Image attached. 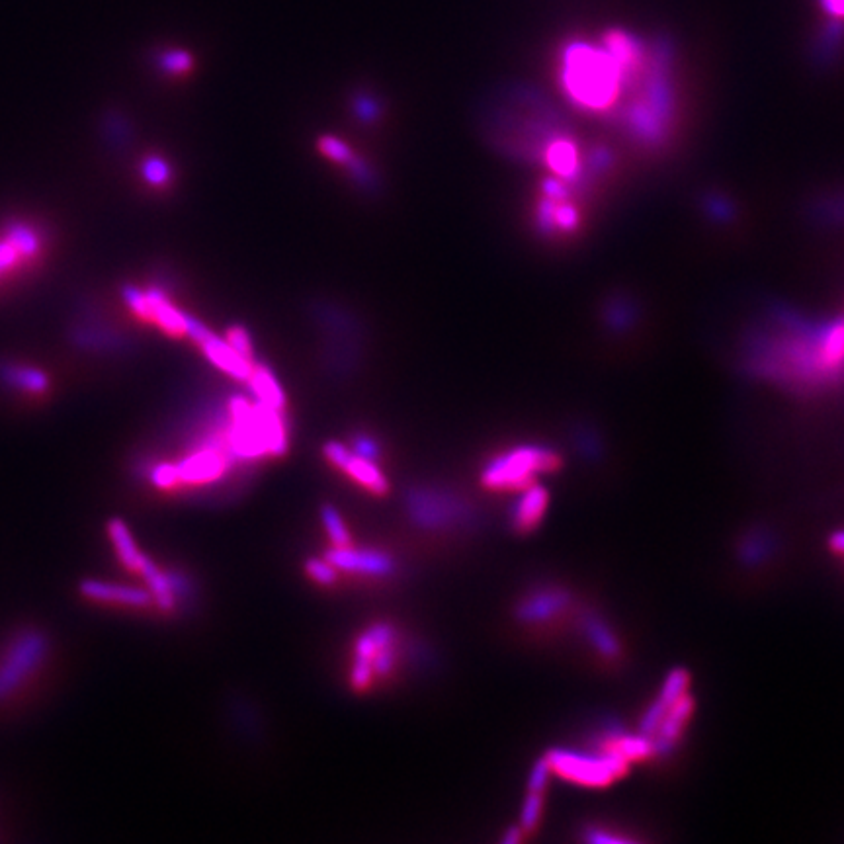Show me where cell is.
I'll list each match as a JSON object with an SVG mask.
<instances>
[{
	"mask_svg": "<svg viewBox=\"0 0 844 844\" xmlns=\"http://www.w3.org/2000/svg\"><path fill=\"white\" fill-rule=\"evenodd\" d=\"M626 85L624 71L602 45L577 42L563 49L561 86L577 108L594 114L608 112L618 104Z\"/></svg>",
	"mask_w": 844,
	"mask_h": 844,
	"instance_id": "cell-1",
	"label": "cell"
},
{
	"mask_svg": "<svg viewBox=\"0 0 844 844\" xmlns=\"http://www.w3.org/2000/svg\"><path fill=\"white\" fill-rule=\"evenodd\" d=\"M546 759L551 774L581 788H608L622 780L632 766L630 760L604 747L594 751H577L565 747L551 749L546 753Z\"/></svg>",
	"mask_w": 844,
	"mask_h": 844,
	"instance_id": "cell-2",
	"label": "cell"
},
{
	"mask_svg": "<svg viewBox=\"0 0 844 844\" xmlns=\"http://www.w3.org/2000/svg\"><path fill=\"white\" fill-rule=\"evenodd\" d=\"M559 456L540 444H522L493 458L481 471V483L491 491H520L538 481L540 475L555 471Z\"/></svg>",
	"mask_w": 844,
	"mask_h": 844,
	"instance_id": "cell-3",
	"label": "cell"
},
{
	"mask_svg": "<svg viewBox=\"0 0 844 844\" xmlns=\"http://www.w3.org/2000/svg\"><path fill=\"white\" fill-rule=\"evenodd\" d=\"M49 655V639L38 628L16 633L0 653V702L32 680Z\"/></svg>",
	"mask_w": 844,
	"mask_h": 844,
	"instance_id": "cell-4",
	"label": "cell"
},
{
	"mask_svg": "<svg viewBox=\"0 0 844 844\" xmlns=\"http://www.w3.org/2000/svg\"><path fill=\"white\" fill-rule=\"evenodd\" d=\"M395 630L391 624H372L354 643L348 682L354 692H366L372 684L391 675L395 665Z\"/></svg>",
	"mask_w": 844,
	"mask_h": 844,
	"instance_id": "cell-5",
	"label": "cell"
},
{
	"mask_svg": "<svg viewBox=\"0 0 844 844\" xmlns=\"http://www.w3.org/2000/svg\"><path fill=\"white\" fill-rule=\"evenodd\" d=\"M323 456L329 464L340 469L364 491L376 497H385L389 493V479L381 471L380 465L376 464V460L356 454L352 448L337 440H331L323 446Z\"/></svg>",
	"mask_w": 844,
	"mask_h": 844,
	"instance_id": "cell-6",
	"label": "cell"
},
{
	"mask_svg": "<svg viewBox=\"0 0 844 844\" xmlns=\"http://www.w3.org/2000/svg\"><path fill=\"white\" fill-rule=\"evenodd\" d=\"M174 487L178 485H211L217 483L229 471V458L217 446H206L192 452L182 462L172 464Z\"/></svg>",
	"mask_w": 844,
	"mask_h": 844,
	"instance_id": "cell-7",
	"label": "cell"
},
{
	"mask_svg": "<svg viewBox=\"0 0 844 844\" xmlns=\"http://www.w3.org/2000/svg\"><path fill=\"white\" fill-rule=\"evenodd\" d=\"M338 571L366 577H387L395 569L391 555L380 549L331 548L325 555Z\"/></svg>",
	"mask_w": 844,
	"mask_h": 844,
	"instance_id": "cell-8",
	"label": "cell"
},
{
	"mask_svg": "<svg viewBox=\"0 0 844 844\" xmlns=\"http://www.w3.org/2000/svg\"><path fill=\"white\" fill-rule=\"evenodd\" d=\"M688 686H690V673L686 669H673L669 675L665 676L657 698L645 708L643 716L639 719V733L651 739L661 719L665 718V714L673 708V704H676L684 694H688Z\"/></svg>",
	"mask_w": 844,
	"mask_h": 844,
	"instance_id": "cell-9",
	"label": "cell"
},
{
	"mask_svg": "<svg viewBox=\"0 0 844 844\" xmlns=\"http://www.w3.org/2000/svg\"><path fill=\"white\" fill-rule=\"evenodd\" d=\"M571 604V594L561 587H544L522 598L516 606V618L522 624H546L561 616Z\"/></svg>",
	"mask_w": 844,
	"mask_h": 844,
	"instance_id": "cell-10",
	"label": "cell"
},
{
	"mask_svg": "<svg viewBox=\"0 0 844 844\" xmlns=\"http://www.w3.org/2000/svg\"><path fill=\"white\" fill-rule=\"evenodd\" d=\"M692 712H694V698L690 694H684L676 704H673V708L665 714V718L661 719L659 727L651 735L655 757H667L675 751L678 741L682 739L688 727V721L692 718Z\"/></svg>",
	"mask_w": 844,
	"mask_h": 844,
	"instance_id": "cell-11",
	"label": "cell"
},
{
	"mask_svg": "<svg viewBox=\"0 0 844 844\" xmlns=\"http://www.w3.org/2000/svg\"><path fill=\"white\" fill-rule=\"evenodd\" d=\"M548 507L549 491L544 485H540L538 481L532 483V485H528V487H524V489H520L518 491V499L514 501V507H512V512H510L512 528L518 534L534 532L542 524V520H544V516L548 512Z\"/></svg>",
	"mask_w": 844,
	"mask_h": 844,
	"instance_id": "cell-12",
	"label": "cell"
},
{
	"mask_svg": "<svg viewBox=\"0 0 844 844\" xmlns=\"http://www.w3.org/2000/svg\"><path fill=\"white\" fill-rule=\"evenodd\" d=\"M137 575H141V579L145 581L147 591L151 592L153 604L161 610V612H174L178 598L182 596V581H178V577L174 573H169L165 569H161L153 559H149L147 555L143 557Z\"/></svg>",
	"mask_w": 844,
	"mask_h": 844,
	"instance_id": "cell-13",
	"label": "cell"
},
{
	"mask_svg": "<svg viewBox=\"0 0 844 844\" xmlns=\"http://www.w3.org/2000/svg\"><path fill=\"white\" fill-rule=\"evenodd\" d=\"M196 344H200L204 356L210 360L217 370L225 372L227 376H231L235 380H249L254 368L253 360L243 356L239 350H235L225 338L215 337L210 331L206 337L198 340Z\"/></svg>",
	"mask_w": 844,
	"mask_h": 844,
	"instance_id": "cell-14",
	"label": "cell"
},
{
	"mask_svg": "<svg viewBox=\"0 0 844 844\" xmlns=\"http://www.w3.org/2000/svg\"><path fill=\"white\" fill-rule=\"evenodd\" d=\"M81 592L90 600L127 606V608H147L153 604L151 592L147 591V587L141 589V587H131V585L88 579L81 583Z\"/></svg>",
	"mask_w": 844,
	"mask_h": 844,
	"instance_id": "cell-15",
	"label": "cell"
},
{
	"mask_svg": "<svg viewBox=\"0 0 844 844\" xmlns=\"http://www.w3.org/2000/svg\"><path fill=\"white\" fill-rule=\"evenodd\" d=\"M581 630L592 649L606 661H616L622 657L624 647L620 637L610 628V624L596 612L585 610L581 614Z\"/></svg>",
	"mask_w": 844,
	"mask_h": 844,
	"instance_id": "cell-16",
	"label": "cell"
},
{
	"mask_svg": "<svg viewBox=\"0 0 844 844\" xmlns=\"http://www.w3.org/2000/svg\"><path fill=\"white\" fill-rule=\"evenodd\" d=\"M546 165L555 174V178L569 182L575 180L581 172V153L575 141L567 137H555L546 145Z\"/></svg>",
	"mask_w": 844,
	"mask_h": 844,
	"instance_id": "cell-17",
	"label": "cell"
},
{
	"mask_svg": "<svg viewBox=\"0 0 844 844\" xmlns=\"http://www.w3.org/2000/svg\"><path fill=\"white\" fill-rule=\"evenodd\" d=\"M409 512H411V518L424 528L444 526L446 522L452 520L450 503H446V499L430 495L426 491H421V493L411 497Z\"/></svg>",
	"mask_w": 844,
	"mask_h": 844,
	"instance_id": "cell-18",
	"label": "cell"
},
{
	"mask_svg": "<svg viewBox=\"0 0 844 844\" xmlns=\"http://www.w3.org/2000/svg\"><path fill=\"white\" fill-rule=\"evenodd\" d=\"M247 381H249V385L253 389L256 403L266 405V407H272V409H278V411H282L286 407L284 389H282V385L278 383L276 376L268 368L254 364L253 372H251V376H249V380Z\"/></svg>",
	"mask_w": 844,
	"mask_h": 844,
	"instance_id": "cell-19",
	"label": "cell"
},
{
	"mask_svg": "<svg viewBox=\"0 0 844 844\" xmlns=\"http://www.w3.org/2000/svg\"><path fill=\"white\" fill-rule=\"evenodd\" d=\"M108 536H110V540L114 544V549H116L120 561L124 563V567H127L131 573H137L139 571V565H141V561L145 557V553L137 548V544H135V540H133V536H131L126 522L120 520V518H114L108 524Z\"/></svg>",
	"mask_w": 844,
	"mask_h": 844,
	"instance_id": "cell-20",
	"label": "cell"
},
{
	"mask_svg": "<svg viewBox=\"0 0 844 844\" xmlns=\"http://www.w3.org/2000/svg\"><path fill=\"white\" fill-rule=\"evenodd\" d=\"M319 516H321V524H323V530L327 534L331 548L352 546L350 530H348V526H346L338 508L333 507V505H323L319 510Z\"/></svg>",
	"mask_w": 844,
	"mask_h": 844,
	"instance_id": "cell-21",
	"label": "cell"
},
{
	"mask_svg": "<svg viewBox=\"0 0 844 844\" xmlns=\"http://www.w3.org/2000/svg\"><path fill=\"white\" fill-rule=\"evenodd\" d=\"M544 796L546 794H540V792H528L526 794V800L522 803V809H520V829L524 833H528V835L538 829V825H540V821L544 817V809H546Z\"/></svg>",
	"mask_w": 844,
	"mask_h": 844,
	"instance_id": "cell-22",
	"label": "cell"
},
{
	"mask_svg": "<svg viewBox=\"0 0 844 844\" xmlns=\"http://www.w3.org/2000/svg\"><path fill=\"white\" fill-rule=\"evenodd\" d=\"M303 569L305 575L319 587H331L338 581V569L327 557H309Z\"/></svg>",
	"mask_w": 844,
	"mask_h": 844,
	"instance_id": "cell-23",
	"label": "cell"
},
{
	"mask_svg": "<svg viewBox=\"0 0 844 844\" xmlns=\"http://www.w3.org/2000/svg\"><path fill=\"white\" fill-rule=\"evenodd\" d=\"M772 551V542L768 538V534H760V532H751L743 542H741V557L751 565L760 563L768 557V553Z\"/></svg>",
	"mask_w": 844,
	"mask_h": 844,
	"instance_id": "cell-24",
	"label": "cell"
},
{
	"mask_svg": "<svg viewBox=\"0 0 844 844\" xmlns=\"http://www.w3.org/2000/svg\"><path fill=\"white\" fill-rule=\"evenodd\" d=\"M319 151L329 161L338 163V165H348L354 159L352 149L344 141H340L338 137H333V135H325V137L319 139Z\"/></svg>",
	"mask_w": 844,
	"mask_h": 844,
	"instance_id": "cell-25",
	"label": "cell"
},
{
	"mask_svg": "<svg viewBox=\"0 0 844 844\" xmlns=\"http://www.w3.org/2000/svg\"><path fill=\"white\" fill-rule=\"evenodd\" d=\"M549 776H551V768H549L548 759L542 757V759L536 760L532 770H530V776H528V792L546 794Z\"/></svg>",
	"mask_w": 844,
	"mask_h": 844,
	"instance_id": "cell-26",
	"label": "cell"
},
{
	"mask_svg": "<svg viewBox=\"0 0 844 844\" xmlns=\"http://www.w3.org/2000/svg\"><path fill=\"white\" fill-rule=\"evenodd\" d=\"M161 65H163V69H167L169 73L182 75V73H186V71H190V69H192V57H190V53H186V51L174 49V51H169V53H165V55L161 57Z\"/></svg>",
	"mask_w": 844,
	"mask_h": 844,
	"instance_id": "cell-27",
	"label": "cell"
},
{
	"mask_svg": "<svg viewBox=\"0 0 844 844\" xmlns=\"http://www.w3.org/2000/svg\"><path fill=\"white\" fill-rule=\"evenodd\" d=\"M583 839L587 843L594 844H612V843H632L633 839L626 837V835H616L612 833L608 827H600V825H591L585 829Z\"/></svg>",
	"mask_w": 844,
	"mask_h": 844,
	"instance_id": "cell-28",
	"label": "cell"
},
{
	"mask_svg": "<svg viewBox=\"0 0 844 844\" xmlns=\"http://www.w3.org/2000/svg\"><path fill=\"white\" fill-rule=\"evenodd\" d=\"M225 340L235 348V350H239L243 356H247V358H251L253 360V342H251V337H249V333L243 329V327H231L229 331H227V337Z\"/></svg>",
	"mask_w": 844,
	"mask_h": 844,
	"instance_id": "cell-29",
	"label": "cell"
},
{
	"mask_svg": "<svg viewBox=\"0 0 844 844\" xmlns=\"http://www.w3.org/2000/svg\"><path fill=\"white\" fill-rule=\"evenodd\" d=\"M356 454H360V456H364V458H370V460H376L378 456H380V448H378V444H376V440L374 438H368V436H360V438H356V442H354V448H352Z\"/></svg>",
	"mask_w": 844,
	"mask_h": 844,
	"instance_id": "cell-30",
	"label": "cell"
},
{
	"mask_svg": "<svg viewBox=\"0 0 844 844\" xmlns=\"http://www.w3.org/2000/svg\"><path fill=\"white\" fill-rule=\"evenodd\" d=\"M145 176L153 182V184H163L169 178V169L161 159H153L147 163L145 167Z\"/></svg>",
	"mask_w": 844,
	"mask_h": 844,
	"instance_id": "cell-31",
	"label": "cell"
},
{
	"mask_svg": "<svg viewBox=\"0 0 844 844\" xmlns=\"http://www.w3.org/2000/svg\"><path fill=\"white\" fill-rule=\"evenodd\" d=\"M821 2L831 16L844 18V0H821Z\"/></svg>",
	"mask_w": 844,
	"mask_h": 844,
	"instance_id": "cell-32",
	"label": "cell"
},
{
	"mask_svg": "<svg viewBox=\"0 0 844 844\" xmlns=\"http://www.w3.org/2000/svg\"><path fill=\"white\" fill-rule=\"evenodd\" d=\"M829 546H831V551H835V553H839V555H844V530H839V532H835V534L831 536Z\"/></svg>",
	"mask_w": 844,
	"mask_h": 844,
	"instance_id": "cell-33",
	"label": "cell"
},
{
	"mask_svg": "<svg viewBox=\"0 0 844 844\" xmlns=\"http://www.w3.org/2000/svg\"><path fill=\"white\" fill-rule=\"evenodd\" d=\"M522 833H524V831L520 829V825H516V827H508L507 835H503V837H501V843H518V841L522 839Z\"/></svg>",
	"mask_w": 844,
	"mask_h": 844,
	"instance_id": "cell-34",
	"label": "cell"
}]
</instances>
